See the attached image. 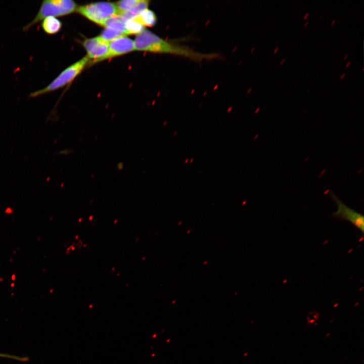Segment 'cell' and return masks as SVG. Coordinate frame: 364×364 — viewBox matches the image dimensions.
<instances>
[{"instance_id":"6da1fadb","label":"cell","mask_w":364,"mask_h":364,"mask_svg":"<svg viewBox=\"0 0 364 364\" xmlns=\"http://www.w3.org/2000/svg\"><path fill=\"white\" fill-rule=\"evenodd\" d=\"M133 42L134 50L173 55L197 62L219 58L217 54L196 51L187 46L161 38L147 30L138 34Z\"/></svg>"},{"instance_id":"7a4b0ae2","label":"cell","mask_w":364,"mask_h":364,"mask_svg":"<svg viewBox=\"0 0 364 364\" xmlns=\"http://www.w3.org/2000/svg\"><path fill=\"white\" fill-rule=\"evenodd\" d=\"M76 10V4L71 0H43L36 16L22 28V30L27 32L47 17L63 16L72 13Z\"/></svg>"},{"instance_id":"3957f363","label":"cell","mask_w":364,"mask_h":364,"mask_svg":"<svg viewBox=\"0 0 364 364\" xmlns=\"http://www.w3.org/2000/svg\"><path fill=\"white\" fill-rule=\"evenodd\" d=\"M88 61L89 58L87 56L84 57L78 62L68 66L46 87L31 93L28 97L36 98L65 86L71 82L81 72Z\"/></svg>"},{"instance_id":"277c9868","label":"cell","mask_w":364,"mask_h":364,"mask_svg":"<svg viewBox=\"0 0 364 364\" xmlns=\"http://www.w3.org/2000/svg\"><path fill=\"white\" fill-rule=\"evenodd\" d=\"M77 11L89 20L101 25L107 18L118 15L115 4L98 2L79 7Z\"/></svg>"},{"instance_id":"5b68a950","label":"cell","mask_w":364,"mask_h":364,"mask_svg":"<svg viewBox=\"0 0 364 364\" xmlns=\"http://www.w3.org/2000/svg\"><path fill=\"white\" fill-rule=\"evenodd\" d=\"M330 196L337 206V211L333 213L332 216L350 222L363 234L364 233L363 215L344 204L332 192H330Z\"/></svg>"},{"instance_id":"8992f818","label":"cell","mask_w":364,"mask_h":364,"mask_svg":"<svg viewBox=\"0 0 364 364\" xmlns=\"http://www.w3.org/2000/svg\"><path fill=\"white\" fill-rule=\"evenodd\" d=\"M83 45L85 49L89 59L98 62L106 55L109 50V42L103 40L100 36L85 39Z\"/></svg>"},{"instance_id":"52a82bcc","label":"cell","mask_w":364,"mask_h":364,"mask_svg":"<svg viewBox=\"0 0 364 364\" xmlns=\"http://www.w3.org/2000/svg\"><path fill=\"white\" fill-rule=\"evenodd\" d=\"M133 50H134L133 41L126 36L120 37L109 42L108 52L100 61L120 56Z\"/></svg>"},{"instance_id":"ba28073f","label":"cell","mask_w":364,"mask_h":364,"mask_svg":"<svg viewBox=\"0 0 364 364\" xmlns=\"http://www.w3.org/2000/svg\"><path fill=\"white\" fill-rule=\"evenodd\" d=\"M62 22L56 17L49 16L41 22V27L47 34L53 35L60 31L62 28Z\"/></svg>"},{"instance_id":"9c48e42d","label":"cell","mask_w":364,"mask_h":364,"mask_svg":"<svg viewBox=\"0 0 364 364\" xmlns=\"http://www.w3.org/2000/svg\"><path fill=\"white\" fill-rule=\"evenodd\" d=\"M125 20L120 15H116L111 16L105 20L101 25L106 28L112 29L127 35L124 23Z\"/></svg>"},{"instance_id":"30bf717a","label":"cell","mask_w":364,"mask_h":364,"mask_svg":"<svg viewBox=\"0 0 364 364\" xmlns=\"http://www.w3.org/2000/svg\"><path fill=\"white\" fill-rule=\"evenodd\" d=\"M144 26L153 27L157 22L155 13L148 9L143 11L139 15L132 19Z\"/></svg>"},{"instance_id":"8fae6325","label":"cell","mask_w":364,"mask_h":364,"mask_svg":"<svg viewBox=\"0 0 364 364\" xmlns=\"http://www.w3.org/2000/svg\"><path fill=\"white\" fill-rule=\"evenodd\" d=\"M149 1H139L136 5L130 10L123 13L121 16L125 20L132 19L139 15L143 11L148 9Z\"/></svg>"},{"instance_id":"7c38bea8","label":"cell","mask_w":364,"mask_h":364,"mask_svg":"<svg viewBox=\"0 0 364 364\" xmlns=\"http://www.w3.org/2000/svg\"><path fill=\"white\" fill-rule=\"evenodd\" d=\"M124 25L127 34H139L145 30L144 26L132 19L126 20Z\"/></svg>"},{"instance_id":"4fadbf2b","label":"cell","mask_w":364,"mask_h":364,"mask_svg":"<svg viewBox=\"0 0 364 364\" xmlns=\"http://www.w3.org/2000/svg\"><path fill=\"white\" fill-rule=\"evenodd\" d=\"M139 1V0H124L117 2L115 5L118 11V15H121L131 9Z\"/></svg>"},{"instance_id":"5bb4252c","label":"cell","mask_w":364,"mask_h":364,"mask_svg":"<svg viewBox=\"0 0 364 364\" xmlns=\"http://www.w3.org/2000/svg\"><path fill=\"white\" fill-rule=\"evenodd\" d=\"M126 35V34L121 32L110 28H106L102 32L100 37L104 41L109 42V41H112L116 38Z\"/></svg>"},{"instance_id":"9a60e30c","label":"cell","mask_w":364,"mask_h":364,"mask_svg":"<svg viewBox=\"0 0 364 364\" xmlns=\"http://www.w3.org/2000/svg\"><path fill=\"white\" fill-rule=\"evenodd\" d=\"M0 357L11 358L20 361H25L28 360V358L27 357H20L5 353H0Z\"/></svg>"},{"instance_id":"2e32d148","label":"cell","mask_w":364,"mask_h":364,"mask_svg":"<svg viewBox=\"0 0 364 364\" xmlns=\"http://www.w3.org/2000/svg\"><path fill=\"white\" fill-rule=\"evenodd\" d=\"M279 49V46L278 45H277L274 50L273 53L276 54L278 52Z\"/></svg>"},{"instance_id":"e0dca14e","label":"cell","mask_w":364,"mask_h":364,"mask_svg":"<svg viewBox=\"0 0 364 364\" xmlns=\"http://www.w3.org/2000/svg\"><path fill=\"white\" fill-rule=\"evenodd\" d=\"M309 14V12L306 13L303 16V19H305L306 18H307V17L308 16Z\"/></svg>"},{"instance_id":"ac0fdd59","label":"cell","mask_w":364,"mask_h":364,"mask_svg":"<svg viewBox=\"0 0 364 364\" xmlns=\"http://www.w3.org/2000/svg\"><path fill=\"white\" fill-rule=\"evenodd\" d=\"M345 74H346L345 73H343L342 74H340V79H343L344 78V77L345 76Z\"/></svg>"},{"instance_id":"d6986e66","label":"cell","mask_w":364,"mask_h":364,"mask_svg":"<svg viewBox=\"0 0 364 364\" xmlns=\"http://www.w3.org/2000/svg\"><path fill=\"white\" fill-rule=\"evenodd\" d=\"M336 22V19H333L332 22H331V25H333L334 24V23Z\"/></svg>"},{"instance_id":"ffe728a7","label":"cell","mask_w":364,"mask_h":364,"mask_svg":"<svg viewBox=\"0 0 364 364\" xmlns=\"http://www.w3.org/2000/svg\"><path fill=\"white\" fill-rule=\"evenodd\" d=\"M350 63H351L350 61H348V62L345 65V67H348L350 64Z\"/></svg>"},{"instance_id":"44dd1931","label":"cell","mask_w":364,"mask_h":364,"mask_svg":"<svg viewBox=\"0 0 364 364\" xmlns=\"http://www.w3.org/2000/svg\"><path fill=\"white\" fill-rule=\"evenodd\" d=\"M286 60L285 58H283L280 62V64H283Z\"/></svg>"},{"instance_id":"7402d4cb","label":"cell","mask_w":364,"mask_h":364,"mask_svg":"<svg viewBox=\"0 0 364 364\" xmlns=\"http://www.w3.org/2000/svg\"><path fill=\"white\" fill-rule=\"evenodd\" d=\"M309 21L308 20L307 21L304 23V27L308 25V24L309 23Z\"/></svg>"},{"instance_id":"603a6c76","label":"cell","mask_w":364,"mask_h":364,"mask_svg":"<svg viewBox=\"0 0 364 364\" xmlns=\"http://www.w3.org/2000/svg\"><path fill=\"white\" fill-rule=\"evenodd\" d=\"M348 56V54L345 55L343 58V60H345L347 58Z\"/></svg>"},{"instance_id":"cb8c5ba5","label":"cell","mask_w":364,"mask_h":364,"mask_svg":"<svg viewBox=\"0 0 364 364\" xmlns=\"http://www.w3.org/2000/svg\"><path fill=\"white\" fill-rule=\"evenodd\" d=\"M323 15H321V16L319 17L318 20L320 21V20L323 18Z\"/></svg>"},{"instance_id":"d4e9b609","label":"cell","mask_w":364,"mask_h":364,"mask_svg":"<svg viewBox=\"0 0 364 364\" xmlns=\"http://www.w3.org/2000/svg\"><path fill=\"white\" fill-rule=\"evenodd\" d=\"M364 70V67H362V70Z\"/></svg>"}]
</instances>
